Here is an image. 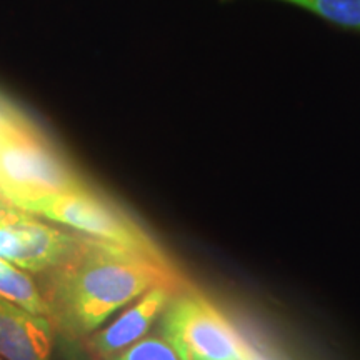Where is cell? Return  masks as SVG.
Returning a JSON list of instances; mask_svg holds the SVG:
<instances>
[{"label":"cell","instance_id":"cell-1","mask_svg":"<svg viewBox=\"0 0 360 360\" xmlns=\"http://www.w3.org/2000/svg\"><path fill=\"white\" fill-rule=\"evenodd\" d=\"M51 322L70 335H87L148 289L174 282L172 270L124 247L80 238L69 259L49 270Z\"/></svg>","mask_w":360,"mask_h":360},{"label":"cell","instance_id":"cell-2","mask_svg":"<svg viewBox=\"0 0 360 360\" xmlns=\"http://www.w3.org/2000/svg\"><path fill=\"white\" fill-rule=\"evenodd\" d=\"M90 188L34 122L0 130V199L20 207L39 197Z\"/></svg>","mask_w":360,"mask_h":360},{"label":"cell","instance_id":"cell-3","mask_svg":"<svg viewBox=\"0 0 360 360\" xmlns=\"http://www.w3.org/2000/svg\"><path fill=\"white\" fill-rule=\"evenodd\" d=\"M20 209L34 215H42L47 220L74 229L96 240L124 247L172 270L167 255L146 229L122 207L92 188L51 193L27 202L20 205Z\"/></svg>","mask_w":360,"mask_h":360},{"label":"cell","instance_id":"cell-4","mask_svg":"<svg viewBox=\"0 0 360 360\" xmlns=\"http://www.w3.org/2000/svg\"><path fill=\"white\" fill-rule=\"evenodd\" d=\"M162 335L180 360H255L254 352L204 295L172 297L162 314Z\"/></svg>","mask_w":360,"mask_h":360},{"label":"cell","instance_id":"cell-5","mask_svg":"<svg viewBox=\"0 0 360 360\" xmlns=\"http://www.w3.org/2000/svg\"><path fill=\"white\" fill-rule=\"evenodd\" d=\"M80 238L0 199V257L27 272L56 269L74 254Z\"/></svg>","mask_w":360,"mask_h":360},{"label":"cell","instance_id":"cell-6","mask_svg":"<svg viewBox=\"0 0 360 360\" xmlns=\"http://www.w3.org/2000/svg\"><path fill=\"white\" fill-rule=\"evenodd\" d=\"M172 283H159L135 299L134 304L125 309L114 322L94 335V350L102 357H115L135 342L143 339L172 300Z\"/></svg>","mask_w":360,"mask_h":360},{"label":"cell","instance_id":"cell-7","mask_svg":"<svg viewBox=\"0 0 360 360\" xmlns=\"http://www.w3.org/2000/svg\"><path fill=\"white\" fill-rule=\"evenodd\" d=\"M51 319L35 315L0 297V357L6 360H51Z\"/></svg>","mask_w":360,"mask_h":360},{"label":"cell","instance_id":"cell-8","mask_svg":"<svg viewBox=\"0 0 360 360\" xmlns=\"http://www.w3.org/2000/svg\"><path fill=\"white\" fill-rule=\"evenodd\" d=\"M0 297L35 315L51 319L47 299L35 285L32 277L27 274V270L2 257H0Z\"/></svg>","mask_w":360,"mask_h":360},{"label":"cell","instance_id":"cell-9","mask_svg":"<svg viewBox=\"0 0 360 360\" xmlns=\"http://www.w3.org/2000/svg\"><path fill=\"white\" fill-rule=\"evenodd\" d=\"M334 24L360 29V0H285Z\"/></svg>","mask_w":360,"mask_h":360},{"label":"cell","instance_id":"cell-10","mask_svg":"<svg viewBox=\"0 0 360 360\" xmlns=\"http://www.w3.org/2000/svg\"><path fill=\"white\" fill-rule=\"evenodd\" d=\"M112 360H180L172 345L162 337H143Z\"/></svg>","mask_w":360,"mask_h":360},{"label":"cell","instance_id":"cell-11","mask_svg":"<svg viewBox=\"0 0 360 360\" xmlns=\"http://www.w3.org/2000/svg\"><path fill=\"white\" fill-rule=\"evenodd\" d=\"M32 124L20 109H17L11 101L0 96V130L8 127H20V125Z\"/></svg>","mask_w":360,"mask_h":360},{"label":"cell","instance_id":"cell-12","mask_svg":"<svg viewBox=\"0 0 360 360\" xmlns=\"http://www.w3.org/2000/svg\"><path fill=\"white\" fill-rule=\"evenodd\" d=\"M0 360H6V359H2V357H0Z\"/></svg>","mask_w":360,"mask_h":360}]
</instances>
